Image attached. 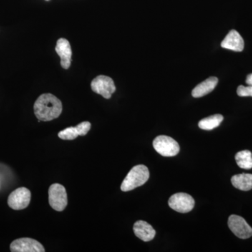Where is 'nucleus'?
I'll use <instances>...</instances> for the list:
<instances>
[{
    "label": "nucleus",
    "instance_id": "nucleus-9",
    "mask_svg": "<svg viewBox=\"0 0 252 252\" xmlns=\"http://www.w3.org/2000/svg\"><path fill=\"white\" fill-rule=\"evenodd\" d=\"M12 252H44L43 245L37 240L29 238H23L15 240L10 245Z\"/></svg>",
    "mask_w": 252,
    "mask_h": 252
},
{
    "label": "nucleus",
    "instance_id": "nucleus-15",
    "mask_svg": "<svg viewBox=\"0 0 252 252\" xmlns=\"http://www.w3.org/2000/svg\"><path fill=\"white\" fill-rule=\"evenodd\" d=\"M231 183L235 188L248 191L252 189V175L243 173L234 175L231 178Z\"/></svg>",
    "mask_w": 252,
    "mask_h": 252
},
{
    "label": "nucleus",
    "instance_id": "nucleus-10",
    "mask_svg": "<svg viewBox=\"0 0 252 252\" xmlns=\"http://www.w3.org/2000/svg\"><path fill=\"white\" fill-rule=\"evenodd\" d=\"M56 51L61 59V67L64 69H69L72 63V51L69 41L61 38L57 41Z\"/></svg>",
    "mask_w": 252,
    "mask_h": 252
},
{
    "label": "nucleus",
    "instance_id": "nucleus-13",
    "mask_svg": "<svg viewBox=\"0 0 252 252\" xmlns=\"http://www.w3.org/2000/svg\"><path fill=\"white\" fill-rule=\"evenodd\" d=\"M134 233L137 238L144 242L153 240L156 235V230L147 221L137 220L133 225Z\"/></svg>",
    "mask_w": 252,
    "mask_h": 252
},
{
    "label": "nucleus",
    "instance_id": "nucleus-1",
    "mask_svg": "<svg viewBox=\"0 0 252 252\" xmlns=\"http://www.w3.org/2000/svg\"><path fill=\"white\" fill-rule=\"evenodd\" d=\"M34 112L39 122H50L61 115L62 102L53 94H42L34 102Z\"/></svg>",
    "mask_w": 252,
    "mask_h": 252
},
{
    "label": "nucleus",
    "instance_id": "nucleus-3",
    "mask_svg": "<svg viewBox=\"0 0 252 252\" xmlns=\"http://www.w3.org/2000/svg\"><path fill=\"white\" fill-rule=\"evenodd\" d=\"M153 146L158 153L162 157H175L180 151V145L177 141L169 136H158L154 140Z\"/></svg>",
    "mask_w": 252,
    "mask_h": 252
},
{
    "label": "nucleus",
    "instance_id": "nucleus-11",
    "mask_svg": "<svg viewBox=\"0 0 252 252\" xmlns=\"http://www.w3.org/2000/svg\"><path fill=\"white\" fill-rule=\"evenodd\" d=\"M91 124L89 122H84L78 124L76 127H69L59 132V137L64 140H73L78 136H85L91 130Z\"/></svg>",
    "mask_w": 252,
    "mask_h": 252
},
{
    "label": "nucleus",
    "instance_id": "nucleus-17",
    "mask_svg": "<svg viewBox=\"0 0 252 252\" xmlns=\"http://www.w3.org/2000/svg\"><path fill=\"white\" fill-rule=\"evenodd\" d=\"M235 158L239 167L245 170L252 168V154L250 151H241L236 154Z\"/></svg>",
    "mask_w": 252,
    "mask_h": 252
},
{
    "label": "nucleus",
    "instance_id": "nucleus-6",
    "mask_svg": "<svg viewBox=\"0 0 252 252\" xmlns=\"http://www.w3.org/2000/svg\"><path fill=\"white\" fill-rule=\"evenodd\" d=\"M169 206L180 213L191 211L195 206V200L191 195L185 193H177L172 195L168 200Z\"/></svg>",
    "mask_w": 252,
    "mask_h": 252
},
{
    "label": "nucleus",
    "instance_id": "nucleus-8",
    "mask_svg": "<svg viewBox=\"0 0 252 252\" xmlns=\"http://www.w3.org/2000/svg\"><path fill=\"white\" fill-rule=\"evenodd\" d=\"M228 224L230 230L239 238L248 239L252 236V228L243 217L230 215Z\"/></svg>",
    "mask_w": 252,
    "mask_h": 252
},
{
    "label": "nucleus",
    "instance_id": "nucleus-12",
    "mask_svg": "<svg viewBox=\"0 0 252 252\" xmlns=\"http://www.w3.org/2000/svg\"><path fill=\"white\" fill-rule=\"evenodd\" d=\"M221 47L223 49L232 50V51H243L244 46H245V43L243 37L241 35L235 30H232L229 32L226 36L222 41Z\"/></svg>",
    "mask_w": 252,
    "mask_h": 252
},
{
    "label": "nucleus",
    "instance_id": "nucleus-7",
    "mask_svg": "<svg viewBox=\"0 0 252 252\" xmlns=\"http://www.w3.org/2000/svg\"><path fill=\"white\" fill-rule=\"evenodd\" d=\"M31 193L29 189L21 187L11 192L8 198V205L14 210L26 209L31 203Z\"/></svg>",
    "mask_w": 252,
    "mask_h": 252
},
{
    "label": "nucleus",
    "instance_id": "nucleus-16",
    "mask_svg": "<svg viewBox=\"0 0 252 252\" xmlns=\"http://www.w3.org/2000/svg\"><path fill=\"white\" fill-rule=\"evenodd\" d=\"M223 120V116L220 114H215L202 119L199 122L198 126L202 130H211L218 127Z\"/></svg>",
    "mask_w": 252,
    "mask_h": 252
},
{
    "label": "nucleus",
    "instance_id": "nucleus-4",
    "mask_svg": "<svg viewBox=\"0 0 252 252\" xmlns=\"http://www.w3.org/2000/svg\"><path fill=\"white\" fill-rule=\"evenodd\" d=\"M49 205L54 210L62 212L67 205V194L66 189L60 184H54L49 189Z\"/></svg>",
    "mask_w": 252,
    "mask_h": 252
},
{
    "label": "nucleus",
    "instance_id": "nucleus-2",
    "mask_svg": "<svg viewBox=\"0 0 252 252\" xmlns=\"http://www.w3.org/2000/svg\"><path fill=\"white\" fill-rule=\"evenodd\" d=\"M149 178L148 167L144 165H138L132 167L123 181L121 189L127 192L144 185Z\"/></svg>",
    "mask_w": 252,
    "mask_h": 252
},
{
    "label": "nucleus",
    "instance_id": "nucleus-19",
    "mask_svg": "<svg viewBox=\"0 0 252 252\" xmlns=\"http://www.w3.org/2000/svg\"><path fill=\"white\" fill-rule=\"evenodd\" d=\"M246 83L249 86H252V74H249L247 77Z\"/></svg>",
    "mask_w": 252,
    "mask_h": 252
},
{
    "label": "nucleus",
    "instance_id": "nucleus-18",
    "mask_svg": "<svg viewBox=\"0 0 252 252\" xmlns=\"http://www.w3.org/2000/svg\"><path fill=\"white\" fill-rule=\"evenodd\" d=\"M237 94L240 97H252V86H240L237 90Z\"/></svg>",
    "mask_w": 252,
    "mask_h": 252
},
{
    "label": "nucleus",
    "instance_id": "nucleus-5",
    "mask_svg": "<svg viewBox=\"0 0 252 252\" xmlns=\"http://www.w3.org/2000/svg\"><path fill=\"white\" fill-rule=\"evenodd\" d=\"M91 86L94 93L101 94L105 99L111 98L112 94L116 91L114 81L107 76H97L92 81Z\"/></svg>",
    "mask_w": 252,
    "mask_h": 252
},
{
    "label": "nucleus",
    "instance_id": "nucleus-20",
    "mask_svg": "<svg viewBox=\"0 0 252 252\" xmlns=\"http://www.w3.org/2000/svg\"><path fill=\"white\" fill-rule=\"evenodd\" d=\"M46 1H49V0H46Z\"/></svg>",
    "mask_w": 252,
    "mask_h": 252
},
{
    "label": "nucleus",
    "instance_id": "nucleus-14",
    "mask_svg": "<svg viewBox=\"0 0 252 252\" xmlns=\"http://www.w3.org/2000/svg\"><path fill=\"white\" fill-rule=\"evenodd\" d=\"M218 79L217 77L208 78L206 80L195 86V89L192 91V96L195 98H198V97L206 95L215 89L218 84Z\"/></svg>",
    "mask_w": 252,
    "mask_h": 252
}]
</instances>
